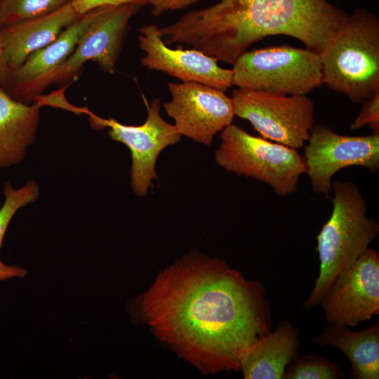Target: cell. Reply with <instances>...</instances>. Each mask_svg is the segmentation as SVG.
<instances>
[{
  "label": "cell",
  "instance_id": "11",
  "mask_svg": "<svg viewBox=\"0 0 379 379\" xmlns=\"http://www.w3.org/2000/svg\"><path fill=\"white\" fill-rule=\"evenodd\" d=\"M328 323L356 326L379 314V253L368 248L335 279L320 304Z\"/></svg>",
  "mask_w": 379,
  "mask_h": 379
},
{
  "label": "cell",
  "instance_id": "6",
  "mask_svg": "<svg viewBox=\"0 0 379 379\" xmlns=\"http://www.w3.org/2000/svg\"><path fill=\"white\" fill-rule=\"evenodd\" d=\"M232 69L233 86L251 91L302 95L323 84L321 55L306 48L284 46L246 51Z\"/></svg>",
  "mask_w": 379,
  "mask_h": 379
},
{
  "label": "cell",
  "instance_id": "17",
  "mask_svg": "<svg viewBox=\"0 0 379 379\" xmlns=\"http://www.w3.org/2000/svg\"><path fill=\"white\" fill-rule=\"evenodd\" d=\"M42 103L39 98L32 104L20 102L0 88V168L25 159L35 140Z\"/></svg>",
  "mask_w": 379,
  "mask_h": 379
},
{
  "label": "cell",
  "instance_id": "4",
  "mask_svg": "<svg viewBox=\"0 0 379 379\" xmlns=\"http://www.w3.org/2000/svg\"><path fill=\"white\" fill-rule=\"evenodd\" d=\"M323 84L363 104L379 92V20L357 8L320 53Z\"/></svg>",
  "mask_w": 379,
  "mask_h": 379
},
{
  "label": "cell",
  "instance_id": "10",
  "mask_svg": "<svg viewBox=\"0 0 379 379\" xmlns=\"http://www.w3.org/2000/svg\"><path fill=\"white\" fill-rule=\"evenodd\" d=\"M168 89L171 100L163 107L181 136L209 146L232 124L234 105L225 92L195 82L169 83Z\"/></svg>",
  "mask_w": 379,
  "mask_h": 379
},
{
  "label": "cell",
  "instance_id": "18",
  "mask_svg": "<svg viewBox=\"0 0 379 379\" xmlns=\"http://www.w3.org/2000/svg\"><path fill=\"white\" fill-rule=\"evenodd\" d=\"M312 342L343 352L351 363L350 378H379V321L368 328L353 331L347 326L327 322Z\"/></svg>",
  "mask_w": 379,
  "mask_h": 379
},
{
  "label": "cell",
  "instance_id": "1",
  "mask_svg": "<svg viewBox=\"0 0 379 379\" xmlns=\"http://www.w3.org/2000/svg\"><path fill=\"white\" fill-rule=\"evenodd\" d=\"M129 310L135 321L204 374L240 371L246 351L272 327L264 285L197 251L160 271Z\"/></svg>",
  "mask_w": 379,
  "mask_h": 379
},
{
  "label": "cell",
  "instance_id": "5",
  "mask_svg": "<svg viewBox=\"0 0 379 379\" xmlns=\"http://www.w3.org/2000/svg\"><path fill=\"white\" fill-rule=\"evenodd\" d=\"M215 161L228 172L263 182L281 197L295 192L306 172L304 156L298 149L252 135L232 124L221 131Z\"/></svg>",
  "mask_w": 379,
  "mask_h": 379
},
{
  "label": "cell",
  "instance_id": "26",
  "mask_svg": "<svg viewBox=\"0 0 379 379\" xmlns=\"http://www.w3.org/2000/svg\"><path fill=\"white\" fill-rule=\"evenodd\" d=\"M9 74L10 69L4 54L0 27V88H3Z\"/></svg>",
  "mask_w": 379,
  "mask_h": 379
},
{
  "label": "cell",
  "instance_id": "14",
  "mask_svg": "<svg viewBox=\"0 0 379 379\" xmlns=\"http://www.w3.org/2000/svg\"><path fill=\"white\" fill-rule=\"evenodd\" d=\"M140 48L145 52L143 66L180 79L182 82L202 84L222 92L232 84V69L220 67L213 57L193 49L168 47L163 40L161 28L149 24L140 28Z\"/></svg>",
  "mask_w": 379,
  "mask_h": 379
},
{
  "label": "cell",
  "instance_id": "20",
  "mask_svg": "<svg viewBox=\"0 0 379 379\" xmlns=\"http://www.w3.org/2000/svg\"><path fill=\"white\" fill-rule=\"evenodd\" d=\"M72 0H0V27L52 13Z\"/></svg>",
  "mask_w": 379,
  "mask_h": 379
},
{
  "label": "cell",
  "instance_id": "16",
  "mask_svg": "<svg viewBox=\"0 0 379 379\" xmlns=\"http://www.w3.org/2000/svg\"><path fill=\"white\" fill-rule=\"evenodd\" d=\"M300 331L289 321L259 337L241 358L245 379H282L286 366L299 355Z\"/></svg>",
  "mask_w": 379,
  "mask_h": 379
},
{
  "label": "cell",
  "instance_id": "22",
  "mask_svg": "<svg viewBox=\"0 0 379 379\" xmlns=\"http://www.w3.org/2000/svg\"><path fill=\"white\" fill-rule=\"evenodd\" d=\"M366 125H368L373 132H379V92L363 103L359 114L350 128L357 130Z\"/></svg>",
  "mask_w": 379,
  "mask_h": 379
},
{
  "label": "cell",
  "instance_id": "8",
  "mask_svg": "<svg viewBox=\"0 0 379 379\" xmlns=\"http://www.w3.org/2000/svg\"><path fill=\"white\" fill-rule=\"evenodd\" d=\"M305 145L306 172L314 192L329 197L333 177L341 169L366 167L379 169V132L364 136L343 135L328 126L314 124Z\"/></svg>",
  "mask_w": 379,
  "mask_h": 379
},
{
  "label": "cell",
  "instance_id": "15",
  "mask_svg": "<svg viewBox=\"0 0 379 379\" xmlns=\"http://www.w3.org/2000/svg\"><path fill=\"white\" fill-rule=\"evenodd\" d=\"M79 15L69 3L48 14L1 27L10 73L32 53L53 41Z\"/></svg>",
  "mask_w": 379,
  "mask_h": 379
},
{
  "label": "cell",
  "instance_id": "2",
  "mask_svg": "<svg viewBox=\"0 0 379 379\" xmlns=\"http://www.w3.org/2000/svg\"><path fill=\"white\" fill-rule=\"evenodd\" d=\"M347 14L326 0H221L161 28L168 44L182 43L233 65L253 44L286 35L321 53Z\"/></svg>",
  "mask_w": 379,
  "mask_h": 379
},
{
  "label": "cell",
  "instance_id": "24",
  "mask_svg": "<svg viewBox=\"0 0 379 379\" xmlns=\"http://www.w3.org/2000/svg\"><path fill=\"white\" fill-rule=\"evenodd\" d=\"M199 0H146L147 4L152 7L154 15H159L167 11L185 9L197 4Z\"/></svg>",
  "mask_w": 379,
  "mask_h": 379
},
{
  "label": "cell",
  "instance_id": "13",
  "mask_svg": "<svg viewBox=\"0 0 379 379\" xmlns=\"http://www.w3.org/2000/svg\"><path fill=\"white\" fill-rule=\"evenodd\" d=\"M104 7L80 15L51 43L32 53L8 75L3 89L13 99L32 104L49 86L48 79L72 53Z\"/></svg>",
  "mask_w": 379,
  "mask_h": 379
},
{
  "label": "cell",
  "instance_id": "12",
  "mask_svg": "<svg viewBox=\"0 0 379 379\" xmlns=\"http://www.w3.org/2000/svg\"><path fill=\"white\" fill-rule=\"evenodd\" d=\"M140 7L133 4L105 6L72 53L51 75L48 86L69 84L89 60L95 62L105 72L114 73L129 20Z\"/></svg>",
  "mask_w": 379,
  "mask_h": 379
},
{
  "label": "cell",
  "instance_id": "21",
  "mask_svg": "<svg viewBox=\"0 0 379 379\" xmlns=\"http://www.w3.org/2000/svg\"><path fill=\"white\" fill-rule=\"evenodd\" d=\"M5 201L0 208V249L8 225L21 207L36 201L39 196V187L34 180L28 181L20 188H13L7 182L4 189Z\"/></svg>",
  "mask_w": 379,
  "mask_h": 379
},
{
  "label": "cell",
  "instance_id": "7",
  "mask_svg": "<svg viewBox=\"0 0 379 379\" xmlns=\"http://www.w3.org/2000/svg\"><path fill=\"white\" fill-rule=\"evenodd\" d=\"M231 98L234 116L249 121L262 138L296 149L305 145L315 124V105L307 95L237 88Z\"/></svg>",
  "mask_w": 379,
  "mask_h": 379
},
{
  "label": "cell",
  "instance_id": "19",
  "mask_svg": "<svg viewBox=\"0 0 379 379\" xmlns=\"http://www.w3.org/2000/svg\"><path fill=\"white\" fill-rule=\"evenodd\" d=\"M343 370L335 363L317 355H298L286 367L282 379H343Z\"/></svg>",
  "mask_w": 379,
  "mask_h": 379
},
{
  "label": "cell",
  "instance_id": "23",
  "mask_svg": "<svg viewBox=\"0 0 379 379\" xmlns=\"http://www.w3.org/2000/svg\"><path fill=\"white\" fill-rule=\"evenodd\" d=\"M133 4L139 6L147 4L146 0H72L71 4L79 15H82L97 8L118 6Z\"/></svg>",
  "mask_w": 379,
  "mask_h": 379
},
{
  "label": "cell",
  "instance_id": "3",
  "mask_svg": "<svg viewBox=\"0 0 379 379\" xmlns=\"http://www.w3.org/2000/svg\"><path fill=\"white\" fill-rule=\"evenodd\" d=\"M334 195L329 219L317 236L319 271L305 309L319 305L338 277L363 253L379 234V222L367 216L366 201L353 182H332Z\"/></svg>",
  "mask_w": 379,
  "mask_h": 379
},
{
  "label": "cell",
  "instance_id": "9",
  "mask_svg": "<svg viewBox=\"0 0 379 379\" xmlns=\"http://www.w3.org/2000/svg\"><path fill=\"white\" fill-rule=\"evenodd\" d=\"M145 123L139 126L125 125L114 119H102L89 114L91 126L98 129L109 128L108 135L114 141L124 144L131 153V185L139 197H145L152 188V181L159 180L156 163L159 154L169 145L178 143L181 135L174 125L166 122L160 115L161 102L158 98L148 104Z\"/></svg>",
  "mask_w": 379,
  "mask_h": 379
},
{
  "label": "cell",
  "instance_id": "25",
  "mask_svg": "<svg viewBox=\"0 0 379 379\" xmlns=\"http://www.w3.org/2000/svg\"><path fill=\"white\" fill-rule=\"evenodd\" d=\"M27 271L24 268L17 265H8L0 259V281L13 277H23Z\"/></svg>",
  "mask_w": 379,
  "mask_h": 379
}]
</instances>
